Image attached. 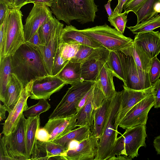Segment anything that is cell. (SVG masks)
Wrapping results in <instances>:
<instances>
[{
	"label": "cell",
	"instance_id": "6da1fadb",
	"mask_svg": "<svg viewBox=\"0 0 160 160\" xmlns=\"http://www.w3.org/2000/svg\"><path fill=\"white\" fill-rule=\"evenodd\" d=\"M12 73L24 87L31 81L48 75L39 49L25 42L11 56Z\"/></svg>",
	"mask_w": 160,
	"mask_h": 160
},
{
	"label": "cell",
	"instance_id": "7a4b0ae2",
	"mask_svg": "<svg viewBox=\"0 0 160 160\" xmlns=\"http://www.w3.org/2000/svg\"><path fill=\"white\" fill-rule=\"evenodd\" d=\"M98 7L94 0H54L50 8L58 20L70 25L74 20L82 24L93 22Z\"/></svg>",
	"mask_w": 160,
	"mask_h": 160
},
{
	"label": "cell",
	"instance_id": "3957f363",
	"mask_svg": "<svg viewBox=\"0 0 160 160\" xmlns=\"http://www.w3.org/2000/svg\"><path fill=\"white\" fill-rule=\"evenodd\" d=\"M121 100V91L117 92L111 99L94 160H106L115 145L118 134L116 119L120 106Z\"/></svg>",
	"mask_w": 160,
	"mask_h": 160
},
{
	"label": "cell",
	"instance_id": "277c9868",
	"mask_svg": "<svg viewBox=\"0 0 160 160\" xmlns=\"http://www.w3.org/2000/svg\"><path fill=\"white\" fill-rule=\"evenodd\" d=\"M78 30L110 52H121L133 41L106 24Z\"/></svg>",
	"mask_w": 160,
	"mask_h": 160
},
{
	"label": "cell",
	"instance_id": "5b68a950",
	"mask_svg": "<svg viewBox=\"0 0 160 160\" xmlns=\"http://www.w3.org/2000/svg\"><path fill=\"white\" fill-rule=\"evenodd\" d=\"M95 83V82L83 81L71 85L49 119L68 117L76 114L80 100Z\"/></svg>",
	"mask_w": 160,
	"mask_h": 160
},
{
	"label": "cell",
	"instance_id": "8992f818",
	"mask_svg": "<svg viewBox=\"0 0 160 160\" xmlns=\"http://www.w3.org/2000/svg\"><path fill=\"white\" fill-rule=\"evenodd\" d=\"M20 9L9 8L5 32L3 58L12 56L26 42Z\"/></svg>",
	"mask_w": 160,
	"mask_h": 160
},
{
	"label": "cell",
	"instance_id": "52a82bcc",
	"mask_svg": "<svg viewBox=\"0 0 160 160\" xmlns=\"http://www.w3.org/2000/svg\"><path fill=\"white\" fill-rule=\"evenodd\" d=\"M27 119L22 114L15 129L9 135H3L4 142L17 160H28L26 148Z\"/></svg>",
	"mask_w": 160,
	"mask_h": 160
},
{
	"label": "cell",
	"instance_id": "ba28073f",
	"mask_svg": "<svg viewBox=\"0 0 160 160\" xmlns=\"http://www.w3.org/2000/svg\"><path fill=\"white\" fill-rule=\"evenodd\" d=\"M152 93L136 104L127 112L118 126L127 129L140 125H146L149 112L154 106Z\"/></svg>",
	"mask_w": 160,
	"mask_h": 160
},
{
	"label": "cell",
	"instance_id": "9c48e42d",
	"mask_svg": "<svg viewBox=\"0 0 160 160\" xmlns=\"http://www.w3.org/2000/svg\"><path fill=\"white\" fill-rule=\"evenodd\" d=\"M99 140L92 134L88 138L80 142H71L65 152V160H94Z\"/></svg>",
	"mask_w": 160,
	"mask_h": 160
},
{
	"label": "cell",
	"instance_id": "30bf717a",
	"mask_svg": "<svg viewBox=\"0 0 160 160\" xmlns=\"http://www.w3.org/2000/svg\"><path fill=\"white\" fill-rule=\"evenodd\" d=\"M124 72L125 83L123 87L136 90H142L152 86L139 74L132 57L126 56L120 51H118Z\"/></svg>",
	"mask_w": 160,
	"mask_h": 160
},
{
	"label": "cell",
	"instance_id": "8fae6325",
	"mask_svg": "<svg viewBox=\"0 0 160 160\" xmlns=\"http://www.w3.org/2000/svg\"><path fill=\"white\" fill-rule=\"evenodd\" d=\"M66 84L65 82L56 76L48 75L38 78L33 80L30 98L48 99Z\"/></svg>",
	"mask_w": 160,
	"mask_h": 160
},
{
	"label": "cell",
	"instance_id": "7c38bea8",
	"mask_svg": "<svg viewBox=\"0 0 160 160\" xmlns=\"http://www.w3.org/2000/svg\"><path fill=\"white\" fill-rule=\"evenodd\" d=\"M125 155L130 160L138 155V151L141 147H146L145 125H140L126 129L122 135Z\"/></svg>",
	"mask_w": 160,
	"mask_h": 160
},
{
	"label": "cell",
	"instance_id": "4fadbf2b",
	"mask_svg": "<svg viewBox=\"0 0 160 160\" xmlns=\"http://www.w3.org/2000/svg\"><path fill=\"white\" fill-rule=\"evenodd\" d=\"M52 13L49 7L34 4L23 26L25 42L38 31L42 25L53 17Z\"/></svg>",
	"mask_w": 160,
	"mask_h": 160
},
{
	"label": "cell",
	"instance_id": "5bb4252c",
	"mask_svg": "<svg viewBox=\"0 0 160 160\" xmlns=\"http://www.w3.org/2000/svg\"><path fill=\"white\" fill-rule=\"evenodd\" d=\"M33 80L24 87L19 98L3 124L2 133L8 136L16 128L23 112L28 107L27 101L30 97Z\"/></svg>",
	"mask_w": 160,
	"mask_h": 160
},
{
	"label": "cell",
	"instance_id": "9a60e30c",
	"mask_svg": "<svg viewBox=\"0 0 160 160\" xmlns=\"http://www.w3.org/2000/svg\"><path fill=\"white\" fill-rule=\"evenodd\" d=\"M121 91L120 106L116 117L118 126L127 112L136 104L152 93V86L142 90H136L123 87Z\"/></svg>",
	"mask_w": 160,
	"mask_h": 160
},
{
	"label": "cell",
	"instance_id": "2e32d148",
	"mask_svg": "<svg viewBox=\"0 0 160 160\" xmlns=\"http://www.w3.org/2000/svg\"><path fill=\"white\" fill-rule=\"evenodd\" d=\"M77 113L70 117L49 119L43 127L49 134L48 141H54L77 127Z\"/></svg>",
	"mask_w": 160,
	"mask_h": 160
},
{
	"label": "cell",
	"instance_id": "e0dca14e",
	"mask_svg": "<svg viewBox=\"0 0 160 160\" xmlns=\"http://www.w3.org/2000/svg\"><path fill=\"white\" fill-rule=\"evenodd\" d=\"M121 52L126 56L132 57L139 75L148 82L151 83L149 73L151 59L143 48L133 41Z\"/></svg>",
	"mask_w": 160,
	"mask_h": 160
},
{
	"label": "cell",
	"instance_id": "ac0fdd59",
	"mask_svg": "<svg viewBox=\"0 0 160 160\" xmlns=\"http://www.w3.org/2000/svg\"><path fill=\"white\" fill-rule=\"evenodd\" d=\"M66 150L53 142L38 141L30 160H65Z\"/></svg>",
	"mask_w": 160,
	"mask_h": 160
},
{
	"label": "cell",
	"instance_id": "d6986e66",
	"mask_svg": "<svg viewBox=\"0 0 160 160\" xmlns=\"http://www.w3.org/2000/svg\"><path fill=\"white\" fill-rule=\"evenodd\" d=\"M133 41L140 46L151 58L160 53V32L159 31L136 34Z\"/></svg>",
	"mask_w": 160,
	"mask_h": 160
},
{
	"label": "cell",
	"instance_id": "ffe728a7",
	"mask_svg": "<svg viewBox=\"0 0 160 160\" xmlns=\"http://www.w3.org/2000/svg\"><path fill=\"white\" fill-rule=\"evenodd\" d=\"M78 43L80 45L93 48L104 47L100 44L80 32L76 27L71 25H66L62 30L59 43Z\"/></svg>",
	"mask_w": 160,
	"mask_h": 160
},
{
	"label": "cell",
	"instance_id": "44dd1931",
	"mask_svg": "<svg viewBox=\"0 0 160 160\" xmlns=\"http://www.w3.org/2000/svg\"><path fill=\"white\" fill-rule=\"evenodd\" d=\"M63 28V26L62 27L58 30L47 45H43L38 48L49 75H52L53 63L59 47L61 32Z\"/></svg>",
	"mask_w": 160,
	"mask_h": 160
},
{
	"label": "cell",
	"instance_id": "7402d4cb",
	"mask_svg": "<svg viewBox=\"0 0 160 160\" xmlns=\"http://www.w3.org/2000/svg\"><path fill=\"white\" fill-rule=\"evenodd\" d=\"M114 77L113 73L106 63L102 67L95 81L107 99H111L117 92L113 81Z\"/></svg>",
	"mask_w": 160,
	"mask_h": 160
},
{
	"label": "cell",
	"instance_id": "603a6c76",
	"mask_svg": "<svg viewBox=\"0 0 160 160\" xmlns=\"http://www.w3.org/2000/svg\"><path fill=\"white\" fill-rule=\"evenodd\" d=\"M110 52L104 47L95 48L81 45L75 56L70 61L82 63L94 59L108 58Z\"/></svg>",
	"mask_w": 160,
	"mask_h": 160
},
{
	"label": "cell",
	"instance_id": "cb8c5ba5",
	"mask_svg": "<svg viewBox=\"0 0 160 160\" xmlns=\"http://www.w3.org/2000/svg\"><path fill=\"white\" fill-rule=\"evenodd\" d=\"M24 87L20 81L12 73L3 103V105L8 113L17 102Z\"/></svg>",
	"mask_w": 160,
	"mask_h": 160
},
{
	"label": "cell",
	"instance_id": "d4e9b609",
	"mask_svg": "<svg viewBox=\"0 0 160 160\" xmlns=\"http://www.w3.org/2000/svg\"><path fill=\"white\" fill-rule=\"evenodd\" d=\"M111 99H104L100 106L93 110L92 134L99 139L102 133Z\"/></svg>",
	"mask_w": 160,
	"mask_h": 160
},
{
	"label": "cell",
	"instance_id": "484cf974",
	"mask_svg": "<svg viewBox=\"0 0 160 160\" xmlns=\"http://www.w3.org/2000/svg\"><path fill=\"white\" fill-rule=\"evenodd\" d=\"M39 116L28 118L27 119L26 129V148L28 160H30L38 141L36 134L40 128Z\"/></svg>",
	"mask_w": 160,
	"mask_h": 160
},
{
	"label": "cell",
	"instance_id": "4316f807",
	"mask_svg": "<svg viewBox=\"0 0 160 160\" xmlns=\"http://www.w3.org/2000/svg\"><path fill=\"white\" fill-rule=\"evenodd\" d=\"M108 58L94 59L81 63V76L82 80L95 82L101 69L106 63Z\"/></svg>",
	"mask_w": 160,
	"mask_h": 160
},
{
	"label": "cell",
	"instance_id": "83f0119b",
	"mask_svg": "<svg viewBox=\"0 0 160 160\" xmlns=\"http://www.w3.org/2000/svg\"><path fill=\"white\" fill-rule=\"evenodd\" d=\"M12 73L11 56L2 58L0 60V100L3 103Z\"/></svg>",
	"mask_w": 160,
	"mask_h": 160
},
{
	"label": "cell",
	"instance_id": "f1b7e54d",
	"mask_svg": "<svg viewBox=\"0 0 160 160\" xmlns=\"http://www.w3.org/2000/svg\"><path fill=\"white\" fill-rule=\"evenodd\" d=\"M92 134L91 128L89 125H86L72 130L53 142L63 146L66 150L71 142L73 141L80 142L88 138Z\"/></svg>",
	"mask_w": 160,
	"mask_h": 160
},
{
	"label": "cell",
	"instance_id": "f546056e",
	"mask_svg": "<svg viewBox=\"0 0 160 160\" xmlns=\"http://www.w3.org/2000/svg\"><path fill=\"white\" fill-rule=\"evenodd\" d=\"M81 63L69 61L62 70L56 76L66 84L83 81L81 76Z\"/></svg>",
	"mask_w": 160,
	"mask_h": 160
},
{
	"label": "cell",
	"instance_id": "4dcf8cb0",
	"mask_svg": "<svg viewBox=\"0 0 160 160\" xmlns=\"http://www.w3.org/2000/svg\"><path fill=\"white\" fill-rule=\"evenodd\" d=\"M93 86L94 85L88 101L77 113V127L88 125L92 129L93 124V112L94 109L92 100Z\"/></svg>",
	"mask_w": 160,
	"mask_h": 160
},
{
	"label": "cell",
	"instance_id": "1f68e13d",
	"mask_svg": "<svg viewBox=\"0 0 160 160\" xmlns=\"http://www.w3.org/2000/svg\"><path fill=\"white\" fill-rule=\"evenodd\" d=\"M62 26L63 24L54 16L42 25L38 31L43 44L47 45L58 30Z\"/></svg>",
	"mask_w": 160,
	"mask_h": 160
},
{
	"label": "cell",
	"instance_id": "d6a6232c",
	"mask_svg": "<svg viewBox=\"0 0 160 160\" xmlns=\"http://www.w3.org/2000/svg\"><path fill=\"white\" fill-rule=\"evenodd\" d=\"M160 27V13L141 22L133 26L127 28L133 34L146 32L153 31Z\"/></svg>",
	"mask_w": 160,
	"mask_h": 160
},
{
	"label": "cell",
	"instance_id": "836d02e7",
	"mask_svg": "<svg viewBox=\"0 0 160 160\" xmlns=\"http://www.w3.org/2000/svg\"><path fill=\"white\" fill-rule=\"evenodd\" d=\"M114 76L122 81L124 84L125 80L121 61L118 51H111L106 62Z\"/></svg>",
	"mask_w": 160,
	"mask_h": 160
},
{
	"label": "cell",
	"instance_id": "e575fe53",
	"mask_svg": "<svg viewBox=\"0 0 160 160\" xmlns=\"http://www.w3.org/2000/svg\"><path fill=\"white\" fill-rule=\"evenodd\" d=\"M158 0H146L141 5L136 15L137 18V24L155 16L153 7Z\"/></svg>",
	"mask_w": 160,
	"mask_h": 160
},
{
	"label": "cell",
	"instance_id": "d590c367",
	"mask_svg": "<svg viewBox=\"0 0 160 160\" xmlns=\"http://www.w3.org/2000/svg\"><path fill=\"white\" fill-rule=\"evenodd\" d=\"M50 108L51 105L47 99H41L36 104L28 107L23 113L27 118L39 116L41 113L48 111Z\"/></svg>",
	"mask_w": 160,
	"mask_h": 160
},
{
	"label": "cell",
	"instance_id": "8d00e7d4",
	"mask_svg": "<svg viewBox=\"0 0 160 160\" xmlns=\"http://www.w3.org/2000/svg\"><path fill=\"white\" fill-rule=\"evenodd\" d=\"M127 14L125 12L121 13L118 12L113 13L111 16L108 17V20L111 25L114 27L118 31L123 34L128 21Z\"/></svg>",
	"mask_w": 160,
	"mask_h": 160
},
{
	"label": "cell",
	"instance_id": "74e56055",
	"mask_svg": "<svg viewBox=\"0 0 160 160\" xmlns=\"http://www.w3.org/2000/svg\"><path fill=\"white\" fill-rule=\"evenodd\" d=\"M80 45L77 43H59V49L61 57L65 60L70 61L75 56Z\"/></svg>",
	"mask_w": 160,
	"mask_h": 160
},
{
	"label": "cell",
	"instance_id": "f35d334b",
	"mask_svg": "<svg viewBox=\"0 0 160 160\" xmlns=\"http://www.w3.org/2000/svg\"><path fill=\"white\" fill-rule=\"evenodd\" d=\"M149 73L150 81L152 83L160 77V61L157 56L151 59Z\"/></svg>",
	"mask_w": 160,
	"mask_h": 160
},
{
	"label": "cell",
	"instance_id": "ab89813d",
	"mask_svg": "<svg viewBox=\"0 0 160 160\" xmlns=\"http://www.w3.org/2000/svg\"><path fill=\"white\" fill-rule=\"evenodd\" d=\"M65 60L61 57L59 50L58 49L54 61L52 70V75L56 76L69 62Z\"/></svg>",
	"mask_w": 160,
	"mask_h": 160
},
{
	"label": "cell",
	"instance_id": "60d3db41",
	"mask_svg": "<svg viewBox=\"0 0 160 160\" xmlns=\"http://www.w3.org/2000/svg\"><path fill=\"white\" fill-rule=\"evenodd\" d=\"M146 0H127L124 4L123 9L128 14L132 12L135 14L141 5Z\"/></svg>",
	"mask_w": 160,
	"mask_h": 160
},
{
	"label": "cell",
	"instance_id": "b9f144b4",
	"mask_svg": "<svg viewBox=\"0 0 160 160\" xmlns=\"http://www.w3.org/2000/svg\"><path fill=\"white\" fill-rule=\"evenodd\" d=\"M0 160H17L6 146L3 138L0 139Z\"/></svg>",
	"mask_w": 160,
	"mask_h": 160
},
{
	"label": "cell",
	"instance_id": "7bdbcfd3",
	"mask_svg": "<svg viewBox=\"0 0 160 160\" xmlns=\"http://www.w3.org/2000/svg\"><path fill=\"white\" fill-rule=\"evenodd\" d=\"M9 9V8H8V9L4 21L2 23L0 24V60L3 58V57L5 32Z\"/></svg>",
	"mask_w": 160,
	"mask_h": 160
},
{
	"label": "cell",
	"instance_id": "ee69618b",
	"mask_svg": "<svg viewBox=\"0 0 160 160\" xmlns=\"http://www.w3.org/2000/svg\"><path fill=\"white\" fill-rule=\"evenodd\" d=\"M152 94L154 98L155 108H160V79H158L152 84Z\"/></svg>",
	"mask_w": 160,
	"mask_h": 160
},
{
	"label": "cell",
	"instance_id": "f6af8a7d",
	"mask_svg": "<svg viewBox=\"0 0 160 160\" xmlns=\"http://www.w3.org/2000/svg\"><path fill=\"white\" fill-rule=\"evenodd\" d=\"M36 136L38 141L48 142L50 138V135L47 130L43 127L39 128L37 130Z\"/></svg>",
	"mask_w": 160,
	"mask_h": 160
},
{
	"label": "cell",
	"instance_id": "bcb514c9",
	"mask_svg": "<svg viewBox=\"0 0 160 160\" xmlns=\"http://www.w3.org/2000/svg\"><path fill=\"white\" fill-rule=\"evenodd\" d=\"M26 42L38 48L43 45L40 38L38 31Z\"/></svg>",
	"mask_w": 160,
	"mask_h": 160
},
{
	"label": "cell",
	"instance_id": "7dc6e473",
	"mask_svg": "<svg viewBox=\"0 0 160 160\" xmlns=\"http://www.w3.org/2000/svg\"><path fill=\"white\" fill-rule=\"evenodd\" d=\"M9 7L3 1L0 0V24L4 21L8 9Z\"/></svg>",
	"mask_w": 160,
	"mask_h": 160
},
{
	"label": "cell",
	"instance_id": "c3c4849f",
	"mask_svg": "<svg viewBox=\"0 0 160 160\" xmlns=\"http://www.w3.org/2000/svg\"><path fill=\"white\" fill-rule=\"evenodd\" d=\"M93 86L80 100L77 107V110L78 112L85 104L88 101L92 91Z\"/></svg>",
	"mask_w": 160,
	"mask_h": 160
},
{
	"label": "cell",
	"instance_id": "681fc988",
	"mask_svg": "<svg viewBox=\"0 0 160 160\" xmlns=\"http://www.w3.org/2000/svg\"><path fill=\"white\" fill-rule=\"evenodd\" d=\"M53 2L54 0H30V3L45 5L51 7Z\"/></svg>",
	"mask_w": 160,
	"mask_h": 160
},
{
	"label": "cell",
	"instance_id": "f907efd6",
	"mask_svg": "<svg viewBox=\"0 0 160 160\" xmlns=\"http://www.w3.org/2000/svg\"><path fill=\"white\" fill-rule=\"evenodd\" d=\"M30 0H12L13 8L20 9L27 4L30 3Z\"/></svg>",
	"mask_w": 160,
	"mask_h": 160
},
{
	"label": "cell",
	"instance_id": "816d5d0a",
	"mask_svg": "<svg viewBox=\"0 0 160 160\" xmlns=\"http://www.w3.org/2000/svg\"><path fill=\"white\" fill-rule=\"evenodd\" d=\"M127 0H118V3L113 11V13L118 12L119 13L122 12L123 7L124 4Z\"/></svg>",
	"mask_w": 160,
	"mask_h": 160
},
{
	"label": "cell",
	"instance_id": "f5cc1de1",
	"mask_svg": "<svg viewBox=\"0 0 160 160\" xmlns=\"http://www.w3.org/2000/svg\"><path fill=\"white\" fill-rule=\"evenodd\" d=\"M153 144L157 154L160 155V135L155 138Z\"/></svg>",
	"mask_w": 160,
	"mask_h": 160
},
{
	"label": "cell",
	"instance_id": "db71d44e",
	"mask_svg": "<svg viewBox=\"0 0 160 160\" xmlns=\"http://www.w3.org/2000/svg\"><path fill=\"white\" fill-rule=\"evenodd\" d=\"M112 1V0H108L107 2V3L104 5L108 17L111 16L112 15L113 13V12L111 8L110 5V3Z\"/></svg>",
	"mask_w": 160,
	"mask_h": 160
},
{
	"label": "cell",
	"instance_id": "11a10c76",
	"mask_svg": "<svg viewBox=\"0 0 160 160\" xmlns=\"http://www.w3.org/2000/svg\"><path fill=\"white\" fill-rule=\"evenodd\" d=\"M130 160L127 157L123 155H117L111 157L108 160Z\"/></svg>",
	"mask_w": 160,
	"mask_h": 160
},
{
	"label": "cell",
	"instance_id": "9f6ffc18",
	"mask_svg": "<svg viewBox=\"0 0 160 160\" xmlns=\"http://www.w3.org/2000/svg\"><path fill=\"white\" fill-rule=\"evenodd\" d=\"M6 111H7L6 110L4 106L0 104V116L1 121L6 118L5 114Z\"/></svg>",
	"mask_w": 160,
	"mask_h": 160
},
{
	"label": "cell",
	"instance_id": "6f0895ef",
	"mask_svg": "<svg viewBox=\"0 0 160 160\" xmlns=\"http://www.w3.org/2000/svg\"><path fill=\"white\" fill-rule=\"evenodd\" d=\"M153 9L155 15L160 13V0H158L154 4Z\"/></svg>",
	"mask_w": 160,
	"mask_h": 160
},
{
	"label": "cell",
	"instance_id": "680465c9",
	"mask_svg": "<svg viewBox=\"0 0 160 160\" xmlns=\"http://www.w3.org/2000/svg\"><path fill=\"white\" fill-rule=\"evenodd\" d=\"M8 5L9 8H13L12 0H2Z\"/></svg>",
	"mask_w": 160,
	"mask_h": 160
}]
</instances>
